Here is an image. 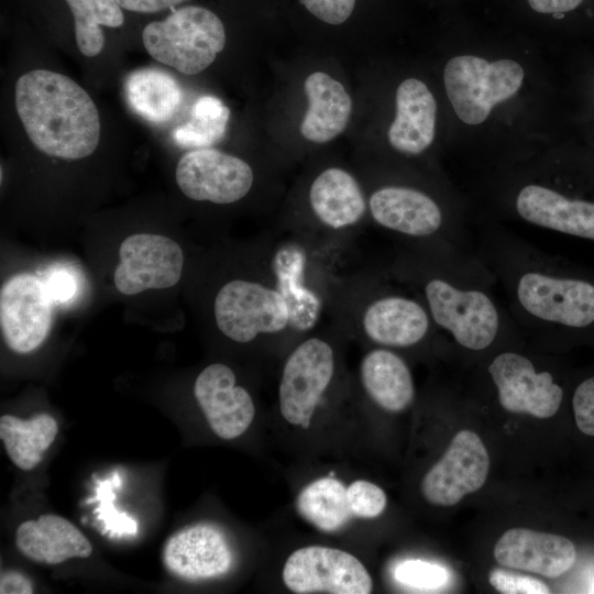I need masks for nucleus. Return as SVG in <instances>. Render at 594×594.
I'll use <instances>...</instances> for the list:
<instances>
[{
    "label": "nucleus",
    "mask_w": 594,
    "mask_h": 594,
    "mask_svg": "<svg viewBox=\"0 0 594 594\" xmlns=\"http://www.w3.org/2000/svg\"><path fill=\"white\" fill-rule=\"evenodd\" d=\"M359 326L367 340L387 349L414 348L439 334L424 301L397 292L373 295L360 311Z\"/></svg>",
    "instance_id": "9b49d317"
},
{
    "label": "nucleus",
    "mask_w": 594,
    "mask_h": 594,
    "mask_svg": "<svg viewBox=\"0 0 594 594\" xmlns=\"http://www.w3.org/2000/svg\"><path fill=\"white\" fill-rule=\"evenodd\" d=\"M125 10L141 13H153L162 11L187 0H116Z\"/></svg>",
    "instance_id": "58836bf2"
},
{
    "label": "nucleus",
    "mask_w": 594,
    "mask_h": 594,
    "mask_svg": "<svg viewBox=\"0 0 594 594\" xmlns=\"http://www.w3.org/2000/svg\"><path fill=\"white\" fill-rule=\"evenodd\" d=\"M394 578L407 586L430 590L446 584L449 573L446 568L437 563L407 560L395 568Z\"/></svg>",
    "instance_id": "c756f323"
},
{
    "label": "nucleus",
    "mask_w": 594,
    "mask_h": 594,
    "mask_svg": "<svg viewBox=\"0 0 594 594\" xmlns=\"http://www.w3.org/2000/svg\"><path fill=\"white\" fill-rule=\"evenodd\" d=\"M488 469L490 457L481 438L471 430H461L424 476L422 496L432 505H455L484 485Z\"/></svg>",
    "instance_id": "4468645a"
},
{
    "label": "nucleus",
    "mask_w": 594,
    "mask_h": 594,
    "mask_svg": "<svg viewBox=\"0 0 594 594\" xmlns=\"http://www.w3.org/2000/svg\"><path fill=\"white\" fill-rule=\"evenodd\" d=\"M295 505L305 520L324 532L341 529L353 517L348 487L333 476L309 483L298 494Z\"/></svg>",
    "instance_id": "bb28decb"
},
{
    "label": "nucleus",
    "mask_w": 594,
    "mask_h": 594,
    "mask_svg": "<svg viewBox=\"0 0 594 594\" xmlns=\"http://www.w3.org/2000/svg\"><path fill=\"white\" fill-rule=\"evenodd\" d=\"M15 544L26 558L48 564L92 553L91 543L75 525L52 514L22 522L15 532Z\"/></svg>",
    "instance_id": "412c9836"
},
{
    "label": "nucleus",
    "mask_w": 594,
    "mask_h": 594,
    "mask_svg": "<svg viewBox=\"0 0 594 594\" xmlns=\"http://www.w3.org/2000/svg\"><path fill=\"white\" fill-rule=\"evenodd\" d=\"M530 8L538 13L553 14L562 18L581 9L588 0H527Z\"/></svg>",
    "instance_id": "e433bc0d"
},
{
    "label": "nucleus",
    "mask_w": 594,
    "mask_h": 594,
    "mask_svg": "<svg viewBox=\"0 0 594 594\" xmlns=\"http://www.w3.org/2000/svg\"><path fill=\"white\" fill-rule=\"evenodd\" d=\"M218 329L239 343L263 334H278L293 326L288 302L277 283L232 279L217 293L213 302Z\"/></svg>",
    "instance_id": "423d86ee"
},
{
    "label": "nucleus",
    "mask_w": 594,
    "mask_h": 594,
    "mask_svg": "<svg viewBox=\"0 0 594 594\" xmlns=\"http://www.w3.org/2000/svg\"><path fill=\"white\" fill-rule=\"evenodd\" d=\"M110 482L100 483L98 487V498L100 499V509H97L99 517L106 522L107 529H112L118 534L128 532L135 534L138 525L125 514H119L112 505L113 498L110 491Z\"/></svg>",
    "instance_id": "72a5a7b5"
},
{
    "label": "nucleus",
    "mask_w": 594,
    "mask_h": 594,
    "mask_svg": "<svg viewBox=\"0 0 594 594\" xmlns=\"http://www.w3.org/2000/svg\"><path fill=\"white\" fill-rule=\"evenodd\" d=\"M348 502L353 517L372 519L385 510L387 498L376 484L358 480L348 486Z\"/></svg>",
    "instance_id": "7c9ffc66"
},
{
    "label": "nucleus",
    "mask_w": 594,
    "mask_h": 594,
    "mask_svg": "<svg viewBox=\"0 0 594 594\" xmlns=\"http://www.w3.org/2000/svg\"><path fill=\"white\" fill-rule=\"evenodd\" d=\"M162 561L174 576L199 581L224 575L232 566L233 556L218 528L196 524L177 530L166 540Z\"/></svg>",
    "instance_id": "a211bd4d"
},
{
    "label": "nucleus",
    "mask_w": 594,
    "mask_h": 594,
    "mask_svg": "<svg viewBox=\"0 0 594 594\" xmlns=\"http://www.w3.org/2000/svg\"><path fill=\"white\" fill-rule=\"evenodd\" d=\"M74 16L75 37L80 53L97 56L103 48L100 26L119 28L124 16L116 0H65Z\"/></svg>",
    "instance_id": "cd10ccee"
},
{
    "label": "nucleus",
    "mask_w": 594,
    "mask_h": 594,
    "mask_svg": "<svg viewBox=\"0 0 594 594\" xmlns=\"http://www.w3.org/2000/svg\"><path fill=\"white\" fill-rule=\"evenodd\" d=\"M309 201L319 222L334 231L358 224L367 208L358 180L339 167L327 168L314 179Z\"/></svg>",
    "instance_id": "4be33fe9"
},
{
    "label": "nucleus",
    "mask_w": 594,
    "mask_h": 594,
    "mask_svg": "<svg viewBox=\"0 0 594 594\" xmlns=\"http://www.w3.org/2000/svg\"><path fill=\"white\" fill-rule=\"evenodd\" d=\"M15 108L33 145L48 156L79 160L99 144L98 109L65 75L45 69L23 74L15 84Z\"/></svg>",
    "instance_id": "7ed1b4c3"
},
{
    "label": "nucleus",
    "mask_w": 594,
    "mask_h": 594,
    "mask_svg": "<svg viewBox=\"0 0 594 594\" xmlns=\"http://www.w3.org/2000/svg\"><path fill=\"white\" fill-rule=\"evenodd\" d=\"M572 407L580 431L594 437V376L578 385L572 397Z\"/></svg>",
    "instance_id": "473e14b6"
},
{
    "label": "nucleus",
    "mask_w": 594,
    "mask_h": 594,
    "mask_svg": "<svg viewBox=\"0 0 594 594\" xmlns=\"http://www.w3.org/2000/svg\"><path fill=\"white\" fill-rule=\"evenodd\" d=\"M436 100L422 81L408 78L396 90V114L388 141L398 152L418 155L432 143L436 131Z\"/></svg>",
    "instance_id": "aec40b11"
},
{
    "label": "nucleus",
    "mask_w": 594,
    "mask_h": 594,
    "mask_svg": "<svg viewBox=\"0 0 594 594\" xmlns=\"http://www.w3.org/2000/svg\"><path fill=\"white\" fill-rule=\"evenodd\" d=\"M491 585L504 594H548L550 588L542 581L524 574L493 569L488 576Z\"/></svg>",
    "instance_id": "2f4dec72"
},
{
    "label": "nucleus",
    "mask_w": 594,
    "mask_h": 594,
    "mask_svg": "<svg viewBox=\"0 0 594 594\" xmlns=\"http://www.w3.org/2000/svg\"><path fill=\"white\" fill-rule=\"evenodd\" d=\"M367 208L374 222L409 245L457 244L470 248L469 233L452 222L439 202L427 193L408 186L376 189Z\"/></svg>",
    "instance_id": "39448f33"
},
{
    "label": "nucleus",
    "mask_w": 594,
    "mask_h": 594,
    "mask_svg": "<svg viewBox=\"0 0 594 594\" xmlns=\"http://www.w3.org/2000/svg\"><path fill=\"white\" fill-rule=\"evenodd\" d=\"M331 343L312 336L287 356L278 386L279 410L293 426L308 429L311 418L334 374Z\"/></svg>",
    "instance_id": "6e6552de"
},
{
    "label": "nucleus",
    "mask_w": 594,
    "mask_h": 594,
    "mask_svg": "<svg viewBox=\"0 0 594 594\" xmlns=\"http://www.w3.org/2000/svg\"><path fill=\"white\" fill-rule=\"evenodd\" d=\"M57 432V421L48 414H37L30 419L12 415L0 418V439L6 452L23 471L34 469L42 461Z\"/></svg>",
    "instance_id": "a878e982"
},
{
    "label": "nucleus",
    "mask_w": 594,
    "mask_h": 594,
    "mask_svg": "<svg viewBox=\"0 0 594 594\" xmlns=\"http://www.w3.org/2000/svg\"><path fill=\"white\" fill-rule=\"evenodd\" d=\"M119 256L114 284L121 294L167 288L180 279L184 254L179 244L167 237L132 234L121 243Z\"/></svg>",
    "instance_id": "2eb2a0df"
},
{
    "label": "nucleus",
    "mask_w": 594,
    "mask_h": 594,
    "mask_svg": "<svg viewBox=\"0 0 594 594\" xmlns=\"http://www.w3.org/2000/svg\"><path fill=\"white\" fill-rule=\"evenodd\" d=\"M195 397L210 428L221 439L240 437L251 426L255 406L250 393L235 384L233 371L213 363L196 378Z\"/></svg>",
    "instance_id": "f3484780"
},
{
    "label": "nucleus",
    "mask_w": 594,
    "mask_h": 594,
    "mask_svg": "<svg viewBox=\"0 0 594 594\" xmlns=\"http://www.w3.org/2000/svg\"><path fill=\"white\" fill-rule=\"evenodd\" d=\"M304 88L308 109L300 132L310 142H329L345 129L351 114V98L342 84L322 72L310 74Z\"/></svg>",
    "instance_id": "5701e85b"
},
{
    "label": "nucleus",
    "mask_w": 594,
    "mask_h": 594,
    "mask_svg": "<svg viewBox=\"0 0 594 594\" xmlns=\"http://www.w3.org/2000/svg\"><path fill=\"white\" fill-rule=\"evenodd\" d=\"M475 254L490 270L518 328L541 336L594 327V279L497 226L477 233Z\"/></svg>",
    "instance_id": "f03ea898"
},
{
    "label": "nucleus",
    "mask_w": 594,
    "mask_h": 594,
    "mask_svg": "<svg viewBox=\"0 0 594 594\" xmlns=\"http://www.w3.org/2000/svg\"><path fill=\"white\" fill-rule=\"evenodd\" d=\"M499 405L513 414L549 418L563 400V388L554 375L539 370L528 355L512 349L501 350L487 364Z\"/></svg>",
    "instance_id": "1a4fd4ad"
},
{
    "label": "nucleus",
    "mask_w": 594,
    "mask_h": 594,
    "mask_svg": "<svg viewBox=\"0 0 594 594\" xmlns=\"http://www.w3.org/2000/svg\"><path fill=\"white\" fill-rule=\"evenodd\" d=\"M494 557L504 566L553 579L573 566L576 549L571 540L559 535L512 528L496 542Z\"/></svg>",
    "instance_id": "6ab92c4d"
},
{
    "label": "nucleus",
    "mask_w": 594,
    "mask_h": 594,
    "mask_svg": "<svg viewBox=\"0 0 594 594\" xmlns=\"http://www.w3.org/2000/svg\"><path fill=\"white\" fill-rule=\"evenodd\" d=\"M516 216L526 223L594 241V200L552 186L528 183L514 198Z\"/></svg>",
    "instance_id": "dca6fc26"
},
{
    "label": "nucleus",
    "mask_w": 594,
    "mask_h": 594,
    "mask_svg": "<svg viewBox=\"0 0 594 594\" xmlns=\"http://www.w3.org/2000/svg\"><path fill=\"white\" fill-rule=\"evenodd\" d=\"M147 53L185 75H196L224 48L226 31L210 10L185 6L163 21L147 24L142 33Z\"/></svg>",
    "instance_id": "20e7f679"
},
{
    "label": "nucleus",
    "mask_w": 594,
    "mask_h": 594,
    "mask_svg": "<svg viewBox=\"0 0 594 594\" xmlns=\"http://www.w3.org/2000/svg\"><path fill=\"white\" fill-rule=\"evenodd\" d=\"M306 9L329 24H341L351 15L355 0H301Z\"/></svg>",
    "instance_id": "c9c22d12"
},
{
    "label": "nucleus",
    "mask_w": 594,
    "mask_h": 594,
    "mask_svg": "<svg viewBox=\"0 0 594 594\" xmlns=\"http://www.w3.org/2000/svg\"><path fill=\"white\" fill-rule=\"evenodd\" d=\"M43 282L53 302L70 301L79 288L75 272L66 267L52 268Z\"/></svg>",
    "instance_id": "f704fd0d"
},
{
    "label": "nucleus",
    "mask_w": 594,
    "mask_h": 594,
    "mask_svg": "<svg viewBox=\"0 0 594 594\" xmlns=\"http://www.w3.org/2000/svg\"><path fill=\"white\" fill-rule=\"evenodd\" d=\"M53 304L44 282L32 274H16L2 285L1 331L13 352L30 353L44 342L51 329Z\"/></svg>",
    "instance_id": "f8f14e48"
},
{
    "label": "nucleus",
    "mask_w": 594,
    "mask_h": 594,
    "mask_svg": "<svg viewBox=\"0 0 594 594\" xmlns=\"http://www.w3.org/2000/svg\"><path fill=\"white\" fill-rule=\"evenodd\" d=\"M283 582L298 594H369L373 581L353 554L323 546H308L294 551L283 568Z\"/></svg>",
    "instance_id": "9d476101"
},
{
    "label": "nucleus",
    "mask_w": 594,
    "mask_h": 594,
    "mask_svg": "<svg viewBox=\"0 0 594 594\" xmlns=\"http://www.w3.org/2000/svg\"><path fill=\"white\" fill-rule=\"evenodd\" d=\"M253 180V170L245 161L216 148L190 151L176 167L179 189L197 201L233 204L248 195Z\"/></svg>",
    "instance_id": "ddd939ff"
},
{
    "label": "nucleus",
    "mask_w": 594,
    "mask_h": 594,
    "mask_svg": "<svg viewBox=\"0 0 594 594\" xmlns=\"http://www.w3.org/2000/svg\"><path fill=\"white\" fill-rule=\"evenodd\" d=\"M515 61L492 63L477 56L452 57L444 67L447 96L461 121L475 125L485 121L494 106L513 97L524 80Z\"/></svg>",
    "instance_id": "0eeeda50"
},
{
    "label": "nucleus",
    "mask_w": 594,
    "mask_h": 594,
    "mask_svg": "<svg viewBox=\"0 0 594 594\" xmlns=\"http://www.w3.org/2000/svg\"><path fill=\"white\" fill-rule=\"evenodd\" d=\"M124 94L130 108L152 123H163L176 113L183 98L178 82L158 68H140L129 74Z\"/></svg>",
    "instance_id": "393cba45"
},
{
    "label": "nucleus",
    "mask_w": 594,
    "mask_h": 594,
    "mask_svg": "<svg viewBox=\"0 0 594 594\" xmlns=\"http://www.w3.org/2000/svg\"><path fill=\"white\" fill-rule=\"evenodd\" d=\"M230 110L216 97L199 98L191 109V119L173 132L182 147L204 148L220 141L227 129Z\"/></svg>",
    "instance_id": "c85d7f7f"
},
{
    "label": "nucleus",
    "mask_w": 594,
    "mask_h": 594,
    "mask_svg": "<svg viewBox=\"0 0 594 594\" xmlns=\"http://www.w3.org/2000/svg\"><path fill=\"white\" fill-rule=\"evenodd\" d=\"M392 273L424 301L438 332L465 351L484 352L518 329L494 294L495 277L471 248L410 245Z\"/></svg>",
    "instance_id": "f257e3e1"
},
{
    "label": "nucleus",
    "mask_w": 594,
    "mask_h": 594,
    "mask_svg": "<svg viewBox=\"0 0 594 594\" xmlns=\"http://www.w3.org/2000/svg\"><path fill=\"white\" fill-rule=\"evenodd\" d=\"M360 377L367 396L388 413L403 411L414 400L410 370L391 349L378 346L369 351L361 361Z\"/></svg>",
    "instance_id": "b1692460"
},
{
    "label": "nucleus",
    "mask_w": 594,
    "mask_h": 594,
    "mask_svg": "<svg viewBox=\"0 0 594 594\" xmlns=\"http://www.w3.org/2000/svg\"><path fill=\"white\" fill-rule=\"evenodd\" d=\"M1 594H31L33 586L24 574L16 571H7L1 573L0 578Z\"/></svg>",
    "instance_id": "4c0bfd02"
}]
</instances>
